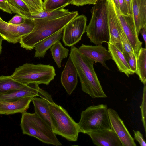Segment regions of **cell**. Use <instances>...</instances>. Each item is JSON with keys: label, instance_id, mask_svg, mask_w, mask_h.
<instances>
[{"label": "cell", "instance_id": "33", "mask_svg": "<svg viewBox=\"0 0 146 146\" xmlns=\"http://www.w3.org/2000/svg\"><path fill=\"white\" fill-rule=\"evenodd\" d=\"M128 63L131 69L135 73L136 70V58L134 53H131L129 55Z\"/></svg>", "mask_w": 146, "mask_h": 146}, {"label": "cell", "instance_id": "10", "mask_svg": "<svg viewBox=\"0 0 146 146\" xmlns=\"http://www.w3.org/2000/svg\"><path fill=\"white\" fill-rule=\"evenodd\" d=\"M108 23L110 38L109 43L123 52L121 33L123 30L111 0H106Z\"/></svg>", "mask_w": 146, "mask_h": 146}, {"label": "cell", "instance_id": "25", "mask_svg": "<svg viewBox=\"0 0 146 146\" xmlns=\"http://www.w3.org/2000/svg\"><path fill=\"white\" fill-rule=\"evenodd\" d=\"M68 9L62 8L51 11L44 10L42 11L31 15L30 19H52L61 17L69 13Z\"/></svg>", "mask_w": 146, "mask_h": 146}, {"label": "cell", "instance_id": "27", "mask_svg": "<svg viewBox=\"0 0 146 146\" xmlns=\"http://www.w3.org/2000/svg\"><path fill=\"white\" fill-rule=\"evenodd\" d=\"M28 7L32 14L44 10L42 0H22Z\"/></svg>", "mask_w": 146, "mask_h": 146}, {"label": "cell", "instance_id": "5", "mask_svg": "<svg viewBox=\"0 0 146 146\" xmlns=\"http://www.w3.org/2000/svg\"><path fill=\"white\" fill-rule=\"evenodd\" d=\"M56 76L54 68L50 64L27 63L16 68L11 76L23 84L36 83L48 85Z\"/></svg>", "mask_w": 146, "mask_h": 146}, {"label": "cell", "instance_id": "31", "mask_svg": "<svg viewBox=\"0 0 146 146\" xmlns=\"http://www.w3.org/2000/svg\"><path fill=\"white\" fill-rule=\"evenodd\" d=\"M97 1V0H72L71 4L77 6L88 4L94 5Z\"/></svg>", "mask_w": 146, "mask_h": 146}, {"label": "cell", "instance_id": "38", "mask_svg": "<svg viewBox=\"0 0 146 146\" xmlns=\"http://www.w3.org/2000/svg\"><path fill=\"white\" fill-rule=\"evenodd\" d=\"M115 6L119 10L118 0H111Z\"/></svg>", "mask_w": 146, "mask_h": 146}, {"label": "cell", "instance_id": "12", "mask_svg": "<svg viewBox=\"0 0 146 146\" xmlns=\"http://www.w3.org/2000/svg\"><path fill=\"white\" fill-rule=\"evenodd\" d=\"M111 129L117 134L122 146H136L133 138L125 125L123 121L115 110L108 109Z\"/></svg>", "mask_w": 146, "mask_h": 146}, {"label": "cell", "instance_id": "29", "mask_svg": "<svg viewBox=\"0 0 146 146\" xmlns=\"http://www.w3.org/2000/svg\"><path fill=\"white\" fill-rule=\"evenodd\" d=\"M142 101L140 107L141 111L142 121L144 127L145 133L146 132V84H144Z\"/></svg>", "mask_w": 146, "mask_h": 146}, {"label": "cell", "instance_id": "14", "mask_svg": "<svg viewBox=\"0 0 146 146\" xmlns=\"http://www.w3.org/2000/svg\"><path fill=\"white\" fill-rule=\"evenodd\" d=\"M87 134L96 146H122L117 135L111 129L92 131Z\"/></svg>", "mask_w": 146, "mask_h": 146}, {"label": "cell", "instance_id": "1", "mask_svg": "<svg viewBox=\"0 0 146 146\" xmlns=\"http://www.w3.org/2000/svg\"><path fill=\"white\" fill-rule=\"evenodd\" d=\"M69 56L76 69L82 91L93 98L107 97L94 70V62L74 45L71 46Z\"/></svg>", "mask_w": 146, "mask_h": 146}, {"label": "cell", "instance_id": "39", "mask_svg": "<svg viewBox=\"0 0 146 146\" xmlns=\"http://www.w3.org/2000/svg\"><path fill=\"white\" fill-rule=\"evenodd\" d=\"M3 40H4V39L0 35V55L2 52V41Z\"/></svg>", "mask_w": 146, "mask_h": 146}, {"label": "cell", "instance_id": "36", "mask_svg": "<svg viewBox=\"0 0 146 146\" xmlns=\"http://www.w3.org/2000/svg\"><path fill=\"white\" fill-rule=\"evenodd\" d=\"M125 1L128 9L129 14L133 17L132 0H125Z\"/></svg>", "mask_w": 146, "mask_h": 146}, {"label": "cell", "instance_id": "4", "mask_svg": "<svg viewBox=\"0 0 146 146\" xmlns=\"http://www.w3.org/2000/svg\"><path fill=\"white\" fill-rule=\"evenodd\" d=\"M20 125L23 133L36 138L48 144L62 145L51 127L35 112L21 113Z\"/></svg>", "mask_w": 146, "mask_h": 146}, {"label": "cell", "instance_id": "13", "mask_svg": "<svg viewBox=\"0 0 146 146\" xmlns=\"http://www.w3.org/2000/svg\"><path fill=\"white\" fill-rule=\"evenodd\" d=\"M78 49L86 57L95 63H100L107 69L109 70L106 64V62L112 59V57L108 50L102 45L92 46L82 43Z\"/></svg>", "mask_w": 146, "mask_h": 146}, {"label": "cell", "instance_id": "9", "mask_svg": "<svg viewBox=\"0 0 146 146\" xmlns=\"http://www.w3.org/2000/svg\"><path fill=\"white\" fill-rule=\"evenodd\" d=\"M87 21L85 15H78L64 28L62 40L65 46L71 47L81 40L86 32Z\"/></svg>", "mask_w": 146, "mask_h": 146}, {"label": "cell", "instance_id": "19", "mask_svg": "<svg viewBox=\"0 0 146 146\" xmlns=\"http://www.w3.org/2000/svg\"><path fill=\"white\" fill-rule=\"evenodd\" d=\"M108 50L112 59L115 62L119 71L128 77L135 73L131 69L122 52L114 45L108 43Z\"/></svg>", "mask_w": 146, "mask_h": 146}, {"label": "cell", "instance_id": "18", "mask_svg": "<svg viewBox=\"0 0 146 146\" xmlns=\"http://www.w3.org/2000/svg\"><path fill=\"white\" fill-rule=\"evenodd\" d=\"M64 28L36 43L34 48L35 50L34 57L39 59L44 58L47 50L62 38Z\"/></svg>", "mask_w": 146, "mask_h": 146}, {"label": "cell", "instance_id": "22", "mask_svg": "<svg viewBox=\"0 0 146 146\" xmlns=\"http://www.w3.org/2000/svg\"><path fill=\"white\" fill-rule=\"evenodd\" d=\"M29 85V84H23L16 81L12 78L11 75L0 76V94L12 90L25 89Z\"/></svg>", "mask_w": 146, "mask_h": 146}, {"label": "cell", "instance_id": "34", "mask_svg": "<svg viewBox=\"0 0 146 146\" xmlns=\"http://www.w3.org/2000/svg\"><path fill=\"white\" fill-rule=\"evenodd\" d=\"M134 138L141 146H146V143L143 137V135L139 131L133 130Z\"/></svg>", "mask_w": 146, "mask_h": 146}, {"label": "cell", "instance_id": "6", "mask_svg": "<svg viewBox=\"0 0 146 146\" xmlns=\"http://www.w3.org/2000/svg\"><path fill=\"white\" fill-rule=\"evenodd\" d=\"M49 105L53 132L68 141H77L78 134L80 132L78 123L61 106L54 101L49 102Z\"/></svg>", "mask_w": 146, "mask_h": 146}, {"label": "cell", "instance_id": "30", "mask_svg": "<svg viewBox=\"0 0 146 146\" xmlns=\"http://www.w3.org/2000/svg\"><path fill=\"white\" fill-rule=\"evenodd\" d=\"M26 19L22 16L16 14L12 18L8 23L13 25H20L25 22Z\"/></svg>", "mask_w": 146, "mask_h": 146}, {"label": "cell", "instance_id": "21", "mask_svg": "<svg viewBox=\"0 0 146 146\" xmlns=\"http://www.w3.org/2000/svg\"><path fill=\"white\" fill-rule=\"evenodd\" d=\"M136 73L144 84H146V49L142 47L139 50L136 58Z\"/></svg>", "mask_w": 146, "mask_h": 146}, {"label": "cell", "instance_id": "11", "mask_svg": "<svg viewBox=\"0 0 146 146\" xmlns=\"http://www.w3.org/2000/svg\"><path fill=\"white\" fill-rule=\"evenodd\" d=\"M112 4L119 19L123 31L132 47L136 58L139 50L142 47V42L139 38L133 17L129 15H124L122 14L115 7L113 3Z\"/></svg>", "mask_w": 146, "mask_h": 146}, {"label": "cell", "instance_id": "16", "mask_svg": "<svg viewBox=\"0 0 146 146\" xmlns=\"http://www.w3.org/2000/svg\"><path fill=\"white\" fill-rule=\"evenodd\" d=\"M33 97H27L12 101H0V114L21 113L29 108Z\"/></svg>", "mask_w": 146, "mask_h": 146}, {"label": "cell", "instance_id": "17", "mask_svg": "<svg viewBox=\"0 0 146 146\" xmlns=\"http://www.w3.org/2000/svg\"><path fill=\"white\" fill-rule=\"evenodd\" d=\"M132 16L138 35L146 27V0H132Z\"/></svg>", "mask_w": 146, "mask_h": 146}, {"label": "cell", "instance_id": "35", "mask_svg": "<svg viewBox=\"0 0 146 146\" xmlns=\"http://www.w3.org/2000/svg\"><path fill=\"white\" fill-rule=\"evenodd\" d=\"M0 9L10 14L12 13L8 6L6 0H0Z\"/></svg>", "mask_w": 146, "mask_h": 146}, {"label": "cell", "instance_id": "28", "mask_svg": "<svg viewBox=\"0 0 146 146\" xmlns=\"http://www.w3.org/2000/svg\"><path fill=\"white\" fill-rule=\"evenodd\" d=\"M123 48V54L128 63L129 55L134 53L132 47L123 30L120 35Z\"/></svg>", "mask_w": 146, "mask_h": 146}, {"label": "cell", "instance_id": "8", "mask_svg": "<svg viewBox=\"0 0 146 146\" xmlns=\"http://www.w3.org/2000/svg\"><path fill=\"white\" fill-rule=\"evenodd\" d=\"M34 27L31 19H26L24 23L19 25L0 21V35L8 42L16 44L19 42L21 37L31 33Z\"/></svg>", "mask_w": 146, "mask_h": 146}, {"label": "cell", "instance_id": "26", "mask_svg": "<svg viewBox=\"0 0 146 146\" xmlns=\"http://www.w3.org/2000/svg\"><path fill=\"white\" fill-rule=\"evenodd\" d=\"M72 0H44L43 2L44 10L51 11L64 8L71 4Z\"/></svg>", "mask_w": 146, "mask_h": 146}, {"label": "cell", "instance_id": "41", "mask_svg": "<svg viewBox=\"0 0 146 146\" xmlns=\"http://www.w3.org/2000/svg\"><path fill=\"white\" fill-rule=\"evenodd\" d=\"M98 0H97V1Z\"/></svg>", "mask_w": 146, "mask_h": 146}, {"label": "cell", "instance_id": "32", "mask_svg": "<svg viewBox=\"0 0 146 146\" xmlns=\"http://www.w3.org/2000/svg\"><path fill=\"white\" fill-rule=\"evenodd\" d=\"M119 11L124 15H129L128 9L125 0H118Z\"/></svg>", "mask_w": 146, "mask_h": 146}, {"label": "cell", "instance_id": "15", "mask_svg": "<svg viewBox=\"0 0 146 146\" xmlns=\"http://www.w3.org/2000/svg\"><path fill=\"white\" fill-rule=\"evenodd\" d=\"M78 77L76 69L69 56L61 76L62 84L69 95L71 94L76 88L78 83Z\"/></svg>", "mask_w": 146, "mask_h": 146}, {"label": "cell", "instance_id": "40", "mask_svg": "<svg viewBox=\"0 0 146 146\" xmlns=\"http://www.w3.org/2000/svg\"><path fill=\"white\" fill-rule=\"evenodd\" d=\"M3 20L1 19V18L0 17V21H3Z\"/></svg>", "mask_w": 146, "mask_h": 146}, {"label": "cell", "instance_id": "23", "mask_svg": "<svg viewBox=\"0 0 146 146\" xmlns=\"http://www.w3.org/2000/svg\"><path fill=\"white\" fill-rule=\"evenodd\" d=\"M12 13L19 15L26 19H30L32 14L28 6L22 0H6Z\"/></svg>", "mask_w": 146, "mask_h": 146}, {"label": "cell", "instance_id": "24", "mask_svg": "<svg viewBox=\"0 0 146 146\" xmlns=\"http://www.w3.org/2000/svg\"><path fill=\"white\" fill-rule=\"evenodd\" d=\"M50 49L53 59L58 67L60 68L62 60L69 55V49L63 46L60 41L54 44Z\"/></svg>", "mask_w": 146, "mask_h": 146}, {"label": "cell", "instance_id": "37", "mask_svg": "<svg viewBox=\"0 0 146 146\" xmlns=\"http://www.w3.org/2000/svg\"><path fill=\"white\" fill-rule=\"evenodd\" d=\"M140 33L141 34L144 41L145 42V46L146 44V27L142 28L140 31Z\"/></svg>", "mask_w": 146, "mask_h": 146}, {"label": "cell", "instance_id": "20", "mask_svg": "<svg viewBox=\"0 0 146 146\" xmlns=\"http://www.w3.org/2000/svg\"><path fill=\"white\" fill-rule=\"evenodd\" d=\"M32 101L34 106L35 113L43 119L52 128L50 111L49 103L53 102L47 99L33 97Z\"/></svg>", "mask_w": 146, "mask_h": 146}, {"label": "cell", "instance_id": "7", "mask_svg": "<svg viewBox=\"0 0 146 146\" xmlns=\"http://www.w3.org/2000/svg\"><path fill=\"white\" fill-rule=\"evenodd\" d=\"M106 104L93 105L88 107L81 114L77 123L80 132H90L111 129V125Z\"/></svg>", "mask_w": 146, "mask_h": 146}, {"label": "cell", "instance_id": "2", "mask_svg": "<svg viewBox=\"0 0 146 146\" xmlns=\"http://www.w3.org/2000/svg\"><path fill=\"white\" fill-rule=\"evenodd\" d=\"M78 14L75 11L54 19H33L34 28L31 33L21 37L19 42L21 47L32 50L36 43L64 28Z\"/></svg>", "mask_w": 146, "mask_h": 146}, {"label": "cell", "instance_id": "3", "mask_svg": "<svg viewBox=\"0 0 146 146\" xmlns=\"http://www.w3.org/2000/svg\"><path fill=\"white\" fill-rule=\"evenodd\" d=\"M91 10V17L86 32L91 42L96 45L108 44L110 35L106 0H98Z\"/></svg>", "mask_w": 146, "mask_h": 146}]
</instances>
